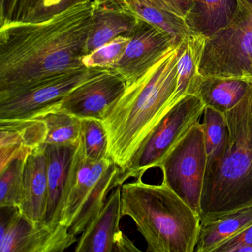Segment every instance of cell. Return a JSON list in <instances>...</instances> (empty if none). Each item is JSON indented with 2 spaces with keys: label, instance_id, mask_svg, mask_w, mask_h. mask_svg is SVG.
Segmentation results:
<instances>
[{
  "label": "cell",
  "instance_id": "cell-28",
  "mask_svg": "<svg viewBox=\"0 0 252 252\" xmlns=\"http://www.w3.org/2000/svg\"><path fill=\"white\" fill-rule=\"evenodd\" d=\"M252 243V224L234 237L225 240L213 252H237L240 248Z\"/></svg>",
  "mask_w": 252,
  "mask_h": 252
},
{
  "label": "cell",
  "instance_id": "cell-32",
  "mask_svg": "<svg viewBox=\"0 0 252 252\" xmlns=\"http://www.w3.org/2000/svg\"><path fill=\"white\" fill-rule=\"evenodd\" d=\"M243 79L245 80L248 81V82H252V65L251 67L250 70L248 72L247 74L245 76V77L243 78Z\"/></svg>",
  "mask_w": 252,
  "mask_h": 252
},
{
  "label": "cell",
  "instance_id": "cell-10",
  "mask_svg": "<svg viewBox=\"0 0 252 252\" xmlns=\"http://www.w3.org/2000/svg\"><path fill=\"white\" fill-rule=\"evenodd\" d=\"M126 88V82L116 70L100 69L72 90L59 108L79 119L103 122Z\"/></svg>",
  "mask_w": 252,
  "mask_h": 252
},
{
  "label": "cell",
  "instance_id": "cell-26",
  "mask_svg": "<svg viewBox=\"0 0 252 252\" xmlns=\"http://www.w3.org/2000/svg\"><path fill=\"white\" fill-rule=\"evenodd\" d=\"M81 140L90 160L99 161L109 157L108 138L102 121L82 119Z\"/></svg>",
  "mask_w": 252,
  "mask_h": 252
},
{
  "label": "cell",
  "instance_id": "cell-19",
  "mask_svg": "<svg viewBox=\"0 0 252 252\" xmlns=\"http://www.w3.org/2000/svg\"><path fill=\"white\" fill-rule=\"evenodd\" d=\"M206 38L189 33L179 45L178 60V82L170 101L171 107L180 99L195 94L203 76L200 74L199 66Z\"/></svg>",
  "mask_w": 252,
  "mask_h": 252
},
{
  "label": "cell",
  "instance_id": "cell-17",
  "mask_svg": "<svg viewBox=\"0 0 252 252\" xmlns=\"http://www.w3.org/2000/svg\"><path fill=\"white\" fill-rule=\"evenodd\" d=\"M239 5L240 0H192L184 20L191 33L206 39L232 21Z\"/></svg>",
  "mask_w": 252,
  "mask_h": 252
},
{
  "label": "cell",
  "instance_id": "cell-21",
  "mask_svg": "<svg viewBox=\"0 0 252 252\" xmlns=\"http://www.w3.org/2000/svg\"><path fill=\"white\" fill-rule=\"evenodd\" d=\"M120 174L119 166L112 162L103 174L93 192L85 200L69 227L70 234L75 236L82 234L88 225L95 220L104 207L108 193L118 187V177Z\"/></svg>",
  "mask_w": 252,
  "mask_h": 252
},
{
  "label": "cell",
  "instance_id": "cell-24",
  "mask_svg": "<svg viewBox=\"0 0 252 252\" xmlns=\"http://www.w3.org/2000/svg\"><path fill=\"white\" fill-rule=\"evenodd\" d=\"M202 123L207 154V164L218 158L225 150L228 140V129L225 113L205 107Z\"/></svg>",
  "mask_w": 252,
  "mask_h": 252
},
{
  "label": "cell",
  "instance_id": "cell-20",
  "mask_svg": "<svg viewBox=\"0 0 252 252\" xmlns=\"http://www.w3.org/2000/svg\"><path fill=\"white\" fill-rule=\"evenodd\" d=\"M252 90V82L240 78L203 77L196 95L205 107L222 113L234 108Z\"/></svg>",
  "mask_w": 252,
  "mask_h": 252
},
{
  "label": "cell",
  "instance_id": "cell-23",
  "mask_svg": "<svg viewBox=\"0 0 252 252\" xmlns=\"http://www.w3.org/2000/svg\"><path fill=\"white\" fill-rule=\"evenodd\" d=\"M36 119L46 125L47 137L44 144H78L80 142L82 119L60 108L50 110Z\"/></svg>",
  "mask_w": 252,
  "mask_h": 252
},
{
  "label": "cell",
  "instance_id": "cell-5",
  "mask_svg": "<svg viewBox=\"0 0 252 252\" xmlns=\"http://www.w3.org/2000/svg\"><path fill=\"white\" fill-rule=\"evenodd\" d=\"M252 65V6L240 1L232 21L206 38L199 72L203 77L243 79Z\"/></svg>",
  "mask_w": 252,
  "mask_h": 252
},
{
  "label": "cell",
  "instance_id": "cell-1",
  "mask_svg": "<svg viewBox=\"0 0 252 252\" xmlns=\"http://www.w3.org/2000/svg\"><path fill=\"white\" fill-rule=\"evenodd\" d=\"M94 1L46 21L0 27V96L43 79L85 68Z\"/></svg>",
  "mask_w": 252,
  "mask_h": 252
},
{
  "label": "cell",
  "instance_id": "cell-13",
  "mask_svg": "<svg viewBox=\"0 0 252 252\" xmlns=\"http://www.w3.org/2000/svg\"><path fill=\"white\" fill-rule=\"evenodd\" d=\"M79 144H44L48 174V200L44 223L51 228L60 225L72 166Z\"/></svg>",
  "mask_w": 252,
  "mask_h": 252
},
{
  "label": "cell",
  "instance_id": "cell-7",
  "mask_svg": "<svg viewBox=\"0 0 252 252\" xmlns=\"http://www.w3.org/2000/svg\"><path fill=\"white\" fill-rule=\"evenodd\" d=\"M207 166L203 125L197 122L162 160L163 184L173 190L196 213L201 198Z\"/></svg>",
  "mask_w": 252,
  "mask_h": 252
},
{
  "label": "cell",
  "instance_id": "cell-30",
  "mask_svg": "<svg viewBox=\"0 0 252 252\" xmlns=\"http://www.w3.org/2000/svg\"><path fill=\"white\" fill-rule=\"evenodd\" d=\"M14 0H0V25L6 22Z\"/></svg>",
  "mask_w": 252,
  "mask_h": 252
},
{
  "label": "cell",
  "instance_id": "cell-29",
  "mask_svg": "<svg viewBox=\"0 0 252 252\" xmlns=\"http://www.w3.org/2000/svg\"><path fill=\"white\" fill-rule=\"evenodd\" d=\"M167 2L172 12L184 19L192 5V0H167Z\"/></svg>",
  "mask_w": 252,
  "mask_h": 252
},
{
  "label": "cell",
  "instance_id": "cell-2",
  "mask_svg": "<svg viewBox=\"0 0 252 252\" xmlns=\"http://www.w3.org/2000/svg\"><path fill=\"white\" fill-rule=\"evenodd\" d=\"M179 45L169 48L144 75L126 86L103 121L109 157L125 172L135 152L171 108L178 82Z\"/></svg>",
  "mask_w": 252,
  "mask_h": 252
},
{
  "label": "cell",
  "instance_id": "cell-6",
  "mask_svg": "<svg viewBox=\"0 0 252 252\" xmlns=\"http://www.w3.org/2000/svg\"><path fill=\"white\" fill-rule=\"evenodd\" d=\"M205 105L198 95L189 94L175 103L156 124L141 143L125 172L118 177V186L130 178L142 177L162 160L203 114Z\"/></svg>",
  "mask_w": 252,
  "mask_h": 252
},
{
  "label": "cell",
  "instance_id": "cell-27",
  "mask_svg": "<svg viewBox=\"0 0 252 252\" xmlns=\"http://www.w3.org/2000/svg\"><path fill=\"white\" fill-rule=\"evenodd\" d=\"M130 37L121 36L91 54L84 56L82 63L87 69H113L123 57Z\"/></svg>",
  "mask_w": 252,
  "mask_h": 252
},
{
  "label": "cell",
  "instance_id": "cell-22",
  "mask_svg": "<svg viewBox=\"0 0 252 252\" xmlns=\"http://www.w3.org/2000/svg\"><path fill=\"white\" fill-rule=\"evenodd\" d=\"M88 1L94 0H14L5 23H41Z\"/></svg>",
  "mask_w": 252,
  "mask_h": 252
},
{
  "label": "cell",
  "instance_id": "cell-25",
  "mask_svg": "<svg viewBox=\"0 0 252 252\" xmlns=\"http://www.w3.org/2000/svg\"><path fill=\"white\" fill-rule=\"evenodd\" d=\"M17 158L0 170V207L20 208L24 197L25 162Z\"/></svg>",
  "mask_w": 252,
  "mask_h": 252
},
{
  "label": "cell",
  "instance_id": "cell-12",
  "mask_svg": "<svg viewBox=\"0 0 252 252\" xmlns=\"http://www.w3.org/2000/svg\"><path fill=\"white\" fill-rule=\"evenodd\" d=\"M122 186H118L106 200L98 216L82 232L76 252H140L121 231Z\"/></svg>",
  "mask_w": 252,
  "mask_h": 252
},
{
  "label": "cell",
  "instance_id": "cell-31",
  "mask_svg": "<svg viewBox=\"0 0 252 252\" xmlns=\"http://www.w3.org/2000/svg\"><path fill=\"white\" fill-rule=\"evenodd\" d=\"M237 252H252V243L240 248Z\"/></svg>",
  "mask_w": 252,
  "mask_h": 252
},
{
  "label": "cell",
  "instance_id": "cell-9",
  "mask_svg": "<svg viewBox=\"0 0 252 252\" xmlns=\"http://www.w3.org/2000/svg\"><path fill=\"white\" fill-rule=\"evenodd\" d=\"M6 208L7 218L1 220L0 252H62L77 242L65 225L51 228L31 220L18 208Z\"/></svg>",
  "mask_w": 252,
  "mask_h": 252
},
{
  "label": "cell",
  "instance_id": "cell-8",
  "mask_svg": "<svg viewBox=\"0 0 252 252\" xmlns=\"http://www.w3.org/2000/svg\"><path fill=\"white\" fill-rule=\"evenodd\" d=\"M100 69H87L43 79L0 96V120L39 118L59 108L63 98Z\"/></svg>",
  "mask_w": 252,
  "mask_h": 252
},
{
  "label": "cell",
  "instance_id": "cell-16",
  "mask_svg": "<svg viewBox=\"0 0 252 252\" xmlns=\"http://www.w3.org/2000/svg\"><path fill=\"white\" fill-rule=\"evenodd\" d=\"M24 197L19 210L31 220L44 222L48 200V174L45 145L34 149L25 162Z\"/></svg>",
  "mask_w": 252,
  "mask_h": 252
},
{
  "label": "cell",
  "instance_id": "cell-11",
  "mask_svg": "<svg viewBox=\"0 0 252 252\" xmlns=\"http://www.w3.org/2000/svg\"><path fill=\"white\" fill-rule=\"evenodd\" d=\"M175 45L178 44L166 31L139 19L123 57L113 69L123 77L128 86Z\"/></svg>",
  "mask_w": 252,
  "mask_h": 252
},
{
  "label": "cell",
  "instance_id": "cell-3",
  "mask_svg": "<svg viewBox=\"0 0 252 252\" xmlns=\"http://www.w3.org/2000/svg\"><path fill=\"white\" fill-rule=\"evenodd\" d=\"M141 178L122 184V217L132 218L147 252H194L200 215L166 184H146Z\"/></svg>",
  "mask_w": 252,
  "mask_h": 252
},
{
  "label": "cell",
  "instance_id": "cell-14",
  "mask_svg": "<svg viewBox=\"0 0 252 252\" xmlns=\"http://www.w3.org/2000/svg\"><path fill=\"white\" fill-rule=\"evenodd\" d=\"M112 162L113 160L110 157L99 161L90 160L85 154L83 144L80 140L73 160L60 224L69 228L76 214Z\"/></svg>",
  "mask_w": 252,
  "mask_h": 252
},
{
  "label": "cell",
  "instance_id": "cell-4",
  "mask_svg": "<svg viewBox=\"0 0 252 252\" xmlns=\"http://www.w3.org/2000/svg\"><path fill=\"white\" fill-rule=\"evenodd\" d=\"M225 115L228 143L206 166L200 221L252 206V90Z\"/></svg>",
  "mask_w": 252,
  "mask_h": 252
},
{
  "label": "cell",
  "instance_id": "cell-18",
  "mask_svg": "<svg viewBox=\"0 0 252 252\" xmlns=\"http://www.w3.org/2000/svg\"><path fill=\"white\" fill-rule=\"evenodd\" d=\"M252 224V206L213 219L200 221L196 252H213L219 245Z\"/></svg>",
  "mask_w": 252,
  "mask_h": 252
},
{
  "label": "cell",
  "instance_id": "cell-15",
  "mask_svg": "<svg viewBox=\"0 0 252 252\" xmlns=\"http://www.w3.org/2000/svg\"><path fill=\"white\" fill-rule=\"evenodd\" d=\"M93 19L85 55L119 36L130 37L139 20L119 0H94Z\"/></svg>",
  "mask_w": 252,
  "mask_h": 252
},
{
  "label": "cell",
  "instance_id": "cell-33",
  "mask_svg": "<svg viewBox=\"0 0 252 252\" xmlns=\"http://www.w3.org/2000/svg\"><path fill=\"white\" fill-rule=\"evenodd\" d=\"M240 1L252 6V0H240Z\"/></svg>",
  "mask_w": 252,
  "mask_h": 252
}]
</instances>
